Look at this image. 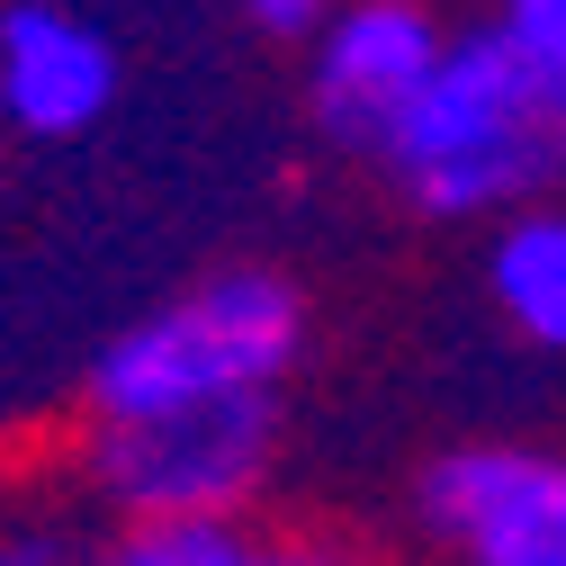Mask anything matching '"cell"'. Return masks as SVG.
<instances>
[{"label": "cell", "instance_id": "cell-1", "mask_svg": "<svg viewBox=\"0 0 566 566\" xmlns=\"http://www.w3.org/2000/svg\"><path fill=\"white\" fill-rule=\"evenodd\" d=\"M378 163L405 189V207L441 226L513 217L566 189V82L531 63L504 28L450 36L405 117L378 135Z\"/></svg>", "mask_w": 566, "mask_h": 566}, {"label": "cell", "instance_id": "cell-2", "mask_svg": "<svg viewBox=\"0 0 566 566\" xmlns=\"http://www.w3.org/2000/svg\"><path fill=\"white\" fill-rule=\"evenodd\" d=\"M306 350V297L279 270H217L154 306L145 324H126L99 360H91V413H163V405H207V396H243L279 387Z\"/></svg>", "mask_w": 566, "mask_h": 566}, {"label": "cell", "instance_id": "cell-3", "mask_svg": "<svg viewBox=\"0 0 566 566\" xmlns=\"http://www.w3.org/2000/svg\"><path fill=\"white\" fill-rule=\"evenodd\" d=\"M279 441V387L243 396H207V405H163V413H126L91 432V485L126 522L154 513H243Z\"/></svg>", "mask_w": 566, "mask_h": 566}, {"label": "cell", "instance_id": "cell-4", "mask_svg": "<svg viewBox=\"0 0 566 566\" xmlns=\"http://www.w3.org/2000/svg\"><path fill=\"white\" fill-rule=\"evenodd\" d=\"M413 513L468 566H566V459L522 441H468L413 476Z\"/></svg>", "mask_w": 566, "mask_h": 566}, {"label": "cell", "instance_id": "cell-5", "mask_svg": "<svg viewBox=\"0 0 566 566\" xmlns=\"http://www.w3.org/2000/svg\"><path fill=\"white\" fill-rule=\"evenodd\" d=\"M441 28L422 0H350V10H333L315 28V126L333 135V145H360L378 154V135L405 117V99L422 91V73L441 63Z\"/></svg>", "mask_w": 566, "mask_h": 566}, {"label": "cell", "instance_id": "cell-6", "mask_svg": "<svg viewBox=\"0 0 566 566\" xmlns=\"http://www.w3.org/2000/svg\"><path fill=\"white\" fill-rule=\"evenodd\" d=\"M117 99V45L63 10V0H10L0 10V117L19 135H82Z\"/></svg>", "mask_w": 566, "mask_h": 566}, {"label": "cell", "instance_id": "cell-7", "mask_svg": "<svg viewBox=\"0 0 566 566\" xmlns=\"http://www.w3.org/2000/svg\"><path fill=\"white\" fill-rule=\"evenodd\" d=\"M485 297L522 342L539 350H566V207L557 198H531L513 217H494V243H485Z\"/></svg>", "mask_w": 566, "mask_h": 566}, {"label": "cell", "instance_id": "cell-8", "mask_svg": "<svg viewBox=\"0 0 566 566\" xmlns=\"http://www.w3.org/2000/svg\"><path fill=\"white\" fill-rule=\"evenodd\" d=\"M117 557L126 566H252L270 548L243 531V513H154V522H126Z\"/></svg>", "mask_w": 566, "mask_h": 566}, {"label": "cell", "instance_id": "cell-9", "mask_svg": "<svg viewBox=\"0 0 566 566\" xmlns=\"http://www.w3.org/2000/svg\"><path fill=\"white\" fill-rule=\"evenodd\" d=\"M494 28H504L531 63H548V73L566 82V0H504V19H494Z\"/></svg>", "mask_w": 566, "mask_h": 566}, {"label": "cell", "instance_id": "cell-10", "mask_svg": "<svg viewBox=\"0 0 566 566\" xmlns=\"http://www.w3.org/2000/svg\"><path fill=\"white\" fill-rule=\"evenodd\" d=\"M234 19H243L252 36H279V45H297V36H315V28L333 19V0H234Z\"/></svg>", "mask_w": 566, "mask_h": 566}]
</instances>
